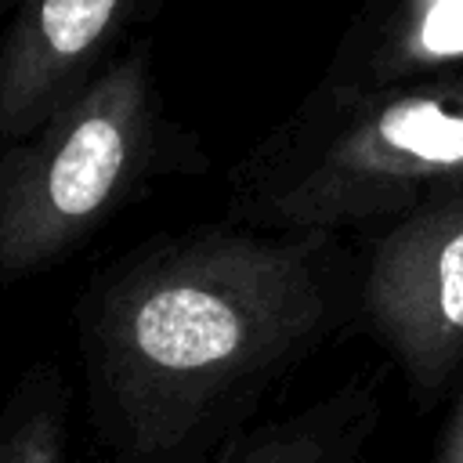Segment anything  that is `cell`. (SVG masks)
Listing matches in <instances>:
<instances>
[{
    "instance_id": "cell-1",
    "label": "cell",
    "mask_w": 463,
    "mask_h": 463,
    "mask_svg": "<svg viewBox=\"0 0 463 463\" xmlns=\"http://www.w3.org/2000/svg\"><path fill=\"white\" fill-rule=\"evenodd\" d=\"M336 304L329 235L221 221L137 242L72 304L98 445L112 463H210Z\"/></svg>"
},
{
    "instance_id": "cell-2",
    "label": "cell",
    "mask_w": 463,
    "mask_h": 463,
    "mask_svg": "<svg viewBox=\"0 0 463 463\" xmlns=\"http://www.w3.org/2000/svg\"><path fill=\"white\" fill-rule=\"evenodd\" d=\"M456 192H463V87H318L232 170L228 221L333 235Z\"/></svg>"
},
{
    "instance_id": "cell-3",
    "label": "cell",
    "mask_w": 463,
    "mask_h": 463,
    "mask_svg": "<svg viewBox=\"0 0 463 463\" xmlns=\"http://www.w3.org/2000/svg\"><path fill=\"white\" fill-rule=\"evenodd\" d=\"M199 166L203 145L166 116L152 40L141 36L43 123L0 145V289L61 264L159 177Z\"/></svg>"
},
{
    "instance_id": "cell-4",
    "label": "cell",
    "mask_w": 463,
    "mask_h": 463,
    "mask_svg": "<svg viewBox=\"0 0 463 463\" xmlns=\"http://www.w3.org/2000/svg\"><path fill=\"white\" fill-rule=\"evenodd\" d=\"M362 311L416 391L463 354V192L398 217L373 246Z\"/></svg>"
},
{
    "instance_id": "cell-5",
    "label": "cell",
    "mask_w": 463,
    "mask_h": 463,
    "mask_svg": "<svg viewBox=\"0 0 463 463\" xmlns=\"http://www.w3.org/2000/svg\"><path fill=\"white\" fill-rule=\"evenodd\" d=\"M159 0H14L0 25V145L98 80Z\"/></svg>"
},
{
    "instance_id": "cell-6",
    "label": "cell",
    "mask_w": 463,
    "mask_h": 463,
    "mask_svg": "<svg viewBox=\"0 0 463 463\" xmlns=\"http://www.w3.org/2000/svg\"><path fill=\"white\" fill-rule=\"evenodd\" d=\"M449 61H463V0H376L322 87L387 90Z\"/></svg>"
},
{
    "instance_id": "cell-7",
    "label": "cell",
    "mask_w": 463,
    "mask_h": 463,
    "mask_svg": "<svg viewBox=\"0 0 463 463\" xmlns=\"http://www.w3.org/2000/svg\"><path fill=\"white\" fill-rule=\"evenodd\" d=\"M369 416V398L347 387L293 416L246 427L210 463H351Z\"/></svg>"
},
{
    "instance_id": "cell-8",
    "label": "cell",
    "mask_w": 463,
    "mask_h": 463,
    "mask_svg": "<svg viewBox=\"0 0 463 463\" xmlns=\"http://www.w3.org/2000/svg\"><path fill=\"white\" fill-rule=\"evenodd\" d=\"M0 463H72V387L58 365L36 362L4 391Z\"/></svg>"
},
{
    "instance_id": "cell-9",
    "label": "cell",
    "mask_w": 463,
    "mask_h": 463,
    "mask_svg": "<svg viewBox=\"0 0 463 463\" xmlns=\"http://www.w3.org/2000/svg\"><path fill=\"white\" fill-rule=\"evenodd\" d=\"M434 463H463V402L456 405V412H452V420L438 441Z\"/></svg>"
},
{
    "instance_id": "cell-10",
    "label": "cell",
    "mask_w": 463,
    "mask_h": 463,
    "mask_svg": "<svg viewBox=\"0 0 463 463\" xmlns=\"http://www.w3.org/2000/svg\"><path fill=\"white\" fill-rule=\"evenodd\" d=\"M7 4H11V0H0V14H4V11H7Z\"/></svg>"
}]
</instances>
